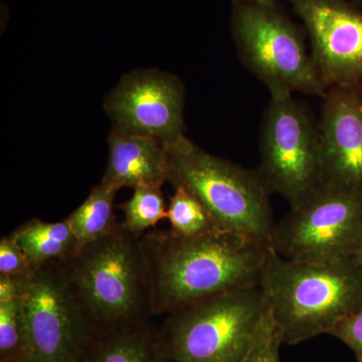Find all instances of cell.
Returning <instances> with one entry per match:
<instances>
[{
    "mask_svg": "<svg viewBox=\"0 0 362 362\" xmlns=\"http://www.w3.org/2000/svg\"><path fill=\"white\" fill-rule=\"evenodd\" d=\"M272 249L293 261L330 263L362 247V194L323 188L291 207L274 230Z\"/></svg>",
    "mask_w": 362,
    "mask_h": 362,
    "instance_id": "8",
    "label": "cell"
},
{
    "mask_svg": "<svg viewBox=\"0 0 362 362\" xmlns=\"http://www.w3.org/2000/svg\"><path fill=\"white\" fill-rule=\"evenodd\" d=\"M354 4H356L357 6L361 7L362 8V0H351Z\"/></svg>",
    "mask_w": 362,
    "mask_h": 362,
    "instance_id": "25",
    "label": "cell"
},
{
    "mask_svg": "<svg viewBox=\"0 0 362 362\" xmlns=\"http://www.w3.org/2000/svg\"><path fill=\"white\" fill-rule=\"evenodd\" d=\"M282 344V337L269 309L256 341L242 362H281L280 347Z\"/></svg>",
    "mask_w": 362,
    "mask_h": 362,
    "instance_id": "20",
    "label": "cell"
},
{
    "mask_svg": "<svg viewBox=\"0 0 362 362\" xmlns=\"http://www.w3.org/2000/svg\"><path fill=\"white\" fill-rule=\"evenodd\" d=\"M62 267L90 331L146 322L153 316L141 237L122 223Z\"/></svg>",
    "mask_w": 362,
    "mask_h": 362,
    "instance_id": "3",
    "label": "cell"
},
{
    "mask_svg": "<svg viewBox=\"0 0 362 362\" xmlns=\"http://www.w3.org/2000/svg\"><path fill=\"white\" fill-rule=\"evenodd\" d=\"M78 362H168L150 321L92 331Z\"/></svg>",
    "mask_w": 362,
    "mask_h": 362,
    "instance_id": "14",
    "label": "cell"
},
{
    "mask_svg": "<svg viewBox=\"0 0 362 362\" xmlns=\"http://www.w3.org/2000/svg\"><path fill=\"white\" fill-rule=\"evenodd\" d=\"M268 312L261 285L188 304L168 314L158 328L162 352L168 362H242Z\"/></svg>",
    "mask_w": 362,
    "mask_h": 362,
    "instance_id": "5",
    "label": "cell"
},
{
    "mask_svg": "<svg viewBox=\"0 0 362 362\" xmlns=\"http://www.w3.org/2000/svg\"><path fill=\"white\" fill-rule=\"evenodd\" d=\"M318 124L323 188L362 194V83L329 88Z\"/></svg>",
    "mask_w": 362,
    "mask_h": 362,
    "instance_id": "12",
    "label": "cell"
},
{
    "mask_svg": "<svg viewBox=\"0 0 362 362\" xmlns=\"http://www.w3.org/2000/svg\"><path fill=\"white\" fill-rule=\"evenodd\" d=\"M168 181L194 195L216 228L270 245L276 225L271 194L256 169L214 156L185 135L163 144Z\"/></svg>",
    "mask_w": 362,
    "mask_h": 362,
    "instance_id": "4",
    "label": "cell"
},
{
    "mask_svg": "<svg viewBox=\"0 0 362 362\" xmlns=\"http://www.w3.org/2000/svg\"><path fill=\"white\" fill-rule=\"evenodd\" d=\"M330 335L346 344L362 362V308L356 313L344 317L333 327Z\"/></svg>",
    "mask_w": 362,
    "mask_h": 362,
    "instance_id": "22",
    "label": "cell"
},
{
    "mask_svg": "<svg viewBox=\"0 0 362 362\" xmlns=\"http://www.w3.org/2000/svg\"><path fill=\"white\" fill-rule=\"evenodd\" d=\"M230 32L242 63L271 98L327 92L314 64L308 37L276 2L233 0Z\"/></svg>",
    "mask_w": 362,
    "mask_h": 362,
    "instance_id": "6",
    "label": "cell"
},
{
    "mask_svg": "<svg viewBox=\"0 0 362 362\" xmlns=\"http://www.w3.org/2000/svg\"><path fill=\"white\" fill-rule=\"evenodd\" d=\"M326 89L362 83V8L351 0H289Z\"/></svg>",
    "mask_w": 362,
    "mask_h": 362,
    "instance_id": "10",
    "label": "cell"
},
{
    "mask_svg": "<svg viewBox=\"0 0 362 362\" xmlns=\"http://www.w3.org/2000/svg\"><path fill=\"white\" fill-rule=\"evenodd\" d=\"M357 259H358L359 263L362 266V247L361 251H359L358 255H357Z\"/></svg>",
    "mask_w": 362,
    "mask_h": 362,
    "instance_id": "24",
    "label": "cell"
},
{
    "mask_svg": "<svg viewBox=\"0 0 362 362\" xmlns=\"http://www.w3.org/2000/svg\"><path fill=\"white\" fill-rule=\"evenodd\" d=\"M23 296L0 301V362H28Z\"/></svg>",
    "mask_w": 362,
    "mask_h": 362,
    "instance_id": "19",
    "label": "cell"
},
{
    "mask_svg": "<svg viewBox=\"0 0 362 362\" xmlns=\"http://www.w3.org/2000/svg\"><path fill=\"white\" fill-rule=\"evenodd\" d=\"M185 90L180 78L156 70L136 71L120 81L105 107L115 128L165 144L185 135Z\"/></svg>",
    "mask_w": 362,
    "mask_h": 362,
    "instance_id": "11",
    "label": "cell"
},
{
    "mask_svg": "<svg viewBox=\"0 0 362 362\" xmlns=\"http://www.w3.org/2000/svg\"><path fill=\"white\" fill-rule=\"evenodd\" d=\"M247 1L276 2V4H279V2L282 1V0H247ZM288 1H289V0H288Z\"/></svg>",
    "mask_w": 362,
    "mask_h": 362,
    "instance_id": "23",
    "label": "cell"
},
{
    "mask_svg": "<svg viewBox=\"0 0 362 362\" xmlns=\"http://www.w3.org/2000/svg\"><path fill=\"white\" fill-rule=\"evenodd\" d=\"M166 218L170 230L183 237H199L220 230L201 202L180 187L175 188V194L169 199Z\"/></svg>",
    "mask_w": 362,
    "mask_h": 362,
    "instance_id": "18",
    "label": "cell"
},
{
    "mask_svg": "<svg viewBox=\"0 0 362 362\" xmlns=\"http://www.w3.org/2000/svg\"><path fill=\"white\" fill-rule=\"evenodd\" d=\"M109 158L101 182L123 187H161L168 181L164 145L150 136L114 128L109 135Z\"/></svg>",
    "mask_w": 362,
    "mask_h": 362,
    "instance_id": "13",
    "label": "cell"
},
{
    "mask_svg": "<svg viewBox=\"0 0 362 362\" xmlns=\"http://www.w3.org/2000/svg\"><path fill=\"white\" fill-rule=\"evenodd\" d=\"M28 362H78L90 331L62 265L35 270L23 295Z\"/></svg>",
    "mask_w": 362,
    "mask_h": 362,
    "instance_id": "9",
    "label": "cell"
},
{
    "mask_svg": "<svg viewBox=\"0 0 362 362\" xmlns=\"http://www.w3.org/2000/svg\"><path fill=\"white\" fill-rule=\"evenodd\" d=\"M272 318L289 345L330 334L362 308V266L356 257L309 263L279 256L271 247L261 280Z\"/></svg>",
    "mask_w": 362,
    "mask_h": 362,
    "instance_id": "2",
    "label": "cell"
},
{
    "mask_svg": "<svg viewBox=\"0 0 362 362\" xmlns=\"http://www.w3.org/2000/svg\"><path fill=\"white\" fill-rule=\"evenodd\" d=\"M35 270L65 265L78 252V242L66 220L47 223L33 218L11 233Z\"/></svg>",
    "mask_w": 362,
    "mask_h": 362,
    "instance_id": "15",
    "label": "cell"
},
{
    "mask_svg": "<svg viewBox=\"0 0 362 362\" xmlns=\"http://www.w3.org/2000/svg\"><path fill=\"white\" fill-rule=\"evenodd\" d=\"M153 315L221 293L261 284L270 245L233 232L183 237L152 230L141 237Z\"/></svg>",
    "mask_w": 362,
    "mask_h": 362,
    "instance_id": "1",
    "label": "cell"
},
{
    "mask_svg": "<svg viewBox=\"0 0 362 362\" xmlns=\"http://www.w3.org/2000/svg\"><path fill=\"white\" fill-rule=\"evenodd\" d=\"M117 192L116 188L101 182L93 188L80 206L66 216L65 220L75 235L78 250L110 235L120 226L114 214Z\"/></svg>",
    "mask_w": 362,
    "mask_h": 362,
    "instance_id": "16",
    "label": "cell"
},
{
    "mask_svg": "<svg viewBox=\"0 0 362 362\" xmlns=\"http://www.w3.org/2000/svg\"><path fill=\"white\" fill-rule=\"evenodd\" d=\"M35 269L11 235L0 240V276L14 279H30Z\"/></svg>",
    "mask_w": 362,
    "mask_h": 362,
    "instance_id": "21",
    "label": "cell"
},
{
    "mask_svg": "<svg viewBox=\"0 0 362 362\" xmlns=\"http://www.w3.org/2000/svg\"><path fill=\"white\" fill-rule=\"evenodd\" d=\"M118 207L125 216L123 228L138 237L166 218L168 213L161 187L135 188L132 197Z\"/></svg>",
    "mask_w": 362,
    "mask_h": 362,
    "instance_id": "17",
    "label": "cell"
},
{
    "mask_svg": "<svg viewBox=\"0 0 362 362\" xmlns=\"http://www.w3.org/2000/svg\"><path fill=\"white\" fill-rule=\"evenodd\" d=\"M259 156L257 170L269 192L291 207L323 189L318 121L293 95L271 98L262 119Z\"/></svg>",
    "mask_w": 362,
    "mask_h": 362,
    "instance_id": "7",
    "label": "cell"
}]
</instances>
